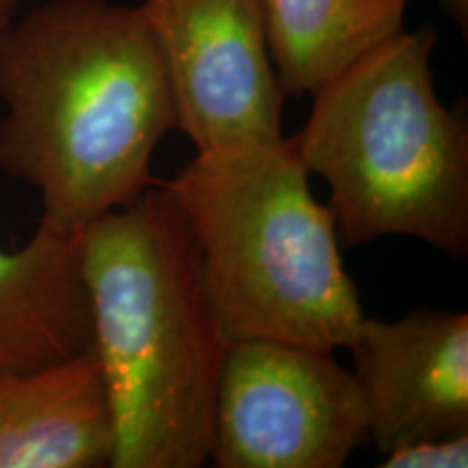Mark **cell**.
<instances>
[{
	"mask_svg": "<svg viewBox=\"0 0 468 468\" xmlns=\"http://www.w3.org/2000/svg\"><path fill=\"white\" fill-rule=\"evenodd\" d=\"M163 185L196 241L228 347L261 338L347 349L365 313L292 137L196 152Z\"/></svg>",
	"mask_w": 468,
	"mask_h": 468,
	"instance_id": "obj_3",
	"label": "cell"
},
{
	"mask_svg": "<svg viewBox=\"0 0 468 468\" xmlns=\"http://www.w3.org/2000/svg\"><path fill=\"white\" fill-rule=\"evenodd\" d=\"M80 273L113 412L109 466H204L228 345L165 185L80 232Z\"/></svg>",
	"mask_w": 468,
	"mask_h": 468,
	"instance_id": "obj_2",
	"label": "cell"
},
{
	"mask_svg": "<svg viewBox=\"0 0 468 468\" xmlns=\"http://www.w3.org/2000/svg\"><path fill=\"white\" fill-rule=\"evenodd\" d=\"M336 351L282 341L226 349L208 460L218 468H341L368 441L367 406Z\"/></svg>",
	"mask_w": 468,
	"mask_h": 468,
	"instance_id": "obj_5",
	"label": "cell"
},
{
	"mask_svg": "<svg viewBox=\"0 0 468 468\" xmlns=\"http://www.w3.org/2000/svg\"><path fill=\"white\" fill-rule=\"evenodd\" d=\"M444 5H447L449 14L453 16L455 25L462 28V33L466 35V28H468V0H444Z\"/></svg>",
	"mask_w": 468,
	"mask_h": 468,
	"instance_id": "obj_12",
	"label": "cell"
},
{
	"mask_svg": "<svg viewBox=\"0 0 468 468\" xmlns=\"http://www.w3.org/2000/svg\"><path fill=\"white\" fill-rule=\"evenodd\" d=\"M436 39L431 27H403L373 46L313 93L292 134L347 245L410 237L468 256V115L464 101L438 98Z\"/></svg>",
	"mask_w": 468,
	"mask_h": 468,
	"instance_id": "obj_4",
	"label": "cell"
},
{
	"mask_svg": "<svg viewBox=\"0 0 468 468\" xmlns=\"http://www.w3.org/2000/svg\"><path fill=\"white\" fill-rule=\"evenodd\" d=\"M22 0H0V28L5 25H9L11 20H14L16 16V9L17 5H20Z\"/></svg>",
	"mask_w": 468,
	"mask_h": 468,
	"instance_id": "obj_13",
	"label": "cell"
},
{
	"mask_svg": "<svg viewBox=\"0 0 468 468\" xmlns=\"http://www.w3.org/2000/svg\"><path fill=\"white\" fill-rule=\"evenodd\" d=\"M176 109L196 152L284 137L286 93L269 55L261 0H144Z\"/></svg>",
	"mask_w": 468,
	"mask_h": 468,
	"instance_id": "obj_6",
	"label": "cell"
},
{
	"mask_svg": "<svg viewBox=\"0 0 468 468\" xmlns=\"http://www.w3.org/2000/svg\"><path fill=\"white\" fill-rule=\"evenodd\" d=\"M93 347L80 234L42 224L20 250H0V371H25Z\"/></svg>",
	"mask_w": 468,
	"mask_h": 468,
	"instance_id": "obj_9",
	"label": "cell"
},
{
	"mask_svg": "<svg viewBox=\"0 0 468 468\" xmlns=\"http://www.w3.org/2000/svg\"><path fill=\"white\" fill-rule=\"evenodd\" d=\"M410 0H261L282 91L313 96L349 63L403 28Z\"/></svg>",
	"mask_w": 468,
	"mask_h": 468,
	"instance_id": "obj_10",
	"label": "cell"
},
{
	"mask_svg": "<svg viewBox=\"0 0 468 468\" xmlns=\"http://www.w3.org/2000/svg\"><path fill=\"white\" fill-rule=\"evenodd\" d=\"M115 425L96 351L0 371V468H96L113 458Z\"/></svg>",
	"mask_w": 468,
	"mask_h": 468,
	"instance_id": "obj_8",
	"label": "cell"
},
{
	"mask_svg": "<svg viewBox=\"0 0 468 468\" xmlns=\"http://www.w3.org/2000/svg\"><path fill=\"white\" fill-rule=\"evenodd\" d=\"M378 453L468 431V314L414 308L362 317L347 345Z\"/></svg>",
	"mask_w": 468,
	"mask_h": 468,
	"instance_id": "obj_7",
	"label": "cell"
},
{
	"mask_svg": "<svg viewBox=\"0 0 468 468\" xmlns=\"http://www.w3.org/2000/svg\"><path fill=\"white\" fill-rule=\"evenodd\" d=\"M0 172L37 191L42 224L79 237L161 180L176 131L159 48L142 7L50 0L0 28Z\"/></svg>",
	"mask_w": 468,
	"mask_h": 468,
	"instance_id": "obj_1",
	"label": "cell"
},
{
	"mask_svg": "<svg viewBox=\"0 0 468 468\" xmlns=\"http://www.w3.org/2000/svg\"><path fill=\"white\" fill-rule=\"evenodd\" d=\"M384 468H464L468 466V431L397 447L382 455Z\"/></svg>",
	"mask_w": 468,
	"mask_h": 468,
	"instance_id": "obj_11",
	"label": "cell"
}]
</instances>
